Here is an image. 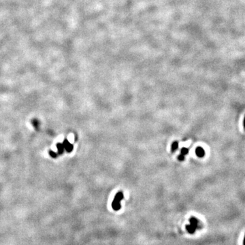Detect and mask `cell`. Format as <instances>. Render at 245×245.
I'll list each match as a JSON object with an SVG mask.
<instances>
[{
  "label": "cell",
  "mask_w": 245,
  "mask_h": 245,
  "mask_svg": "<svg viewBox=\"0 0 245 245\" xmlns=\"http://www.w3.org/2000/svg\"><path fill=\"white\" fill-rule=\"evenodd\" d=\"M199 225H200V222L198 219L195 218V217H191L189 219V224L186 225V229L189 233L193 234L195 233L199 227Z\"/></svg>",
  "instance_id": "cell-1"
},
{
  "label": "cell",
  "mask_w": 245,
  "mask_h": 245,
  "mask_svg": "<svg viewBox=\"0 0 245 245\" xmlns=\"http://www.w3.org/2000/svg\"><path fill=\"white\" fill-rule=\"evenodd\" d=\"M123 198H124V196H123L122 192H119V193H116L114 200H113V203H112V208H113V210H115V211H118L121 209V201Z\"/></svg>",
  "instance_id": "cell-2"
},
{
  "label": "cell",
  "mask_w": 245,
  "mask_h": 245,
  "mask_svg": "<svg viewBox=\"0 0 245 245\" xmlns=\"http://www.w3.org/2000/svg\"><path fill=\"white\" fill-rule=\"evenodd\" d=\"M63 145L64 146V148H66V151L67 152H71V151L73 150V145H71L70 143L69 142L67 141V140H65L63 143Z\"/></svg>",
  "instance_id": "cell-3"
},
{
  "label": "cell",
  "mask_w": 245,
  "mask_h": 245,
  "mask_svg": "<svg viewBox=\"0 0 245 245\" xmlns=\"http://www.w3.org/2000/svg\"><path fill=\"white\" fill-rule=\"evenodd\" d=\"M195 154L199 157H203L205 155V151L202 148L200 147V146H198L195 149Z\"/></svg>",
  "instance_id": "cell-4"
},
{
  "label": "cell",
  "mask_w": 245,
  "mask_h": 245,
  "mask_svg": "<svg viewBox=\"0 0 245 245\" xmlns=\"http://www.w3.org/2000/svg\"><path fill=\"white\" fill-rule=\"evenodd\" d=\"M57 149H58V152H59V154H61V153L63 152L64 149H65L63 144H58V145H57Z\"/></svg>",
  "instance_id": "cell-5"
},
{
  "label": "cell",
  "mask_w": 245,
  "mask_h": 245,
  "mask_svg": "<svg viewBox=\"0 0 245 245\" xmlns=\"http://www.w3.org/2000/svg\"><path fill=\"white\" fill-rule=\"evenodd\" d=\"M178 144L177 142H174L173 143L172 145V151H175L177 148H178Z\"/></svg>",
  "instance_id": "cell-6"
},
{
  "label": "cell",
  "mask_w": 245,
  "mask_h": 245,
  "mask_svg": "<svg viewBox=\"0 0 245 245\" xmlns=\"http://www.w3.org/2000/svg\"><path fill=\"white\" fill-rule=\"evenodd\" d=\"M189 153V150L188 148H183L181 149V154H183V155H187Z\"/></svg>",
  "instance_id": "cell-7"
},
{
  "label": "cell",
  "mask_w": 245,
  "mask_h": 245,
  "mask_svg": "<svg viewBox=\"0 0 245 245\" xmlns=\"http://www.w3.org/2000/svg\"><path fill=\"white\" fill-rule=\"evenodd\" d=\"M178 159L180 160V161H183V160L185 159V155H183V154H180V155H178Z\"/></svg>",
  "instance_id": "cell-8"
},
{
  "label": "cell",
  "mask_w": 245,
  "mask_h": 245,
  "mask_svg": "<svg viewBox=\"0 0 245 245\" xmlns=\"http://www.w3.org/2000/svg\"><path fill=\"white\" fill-rule=\"evenodd\" d=\"M50 155L52 157H57V154H56L55 153L52 152V151H50Z\"/></svg>",
  "instance_id": "cell-9"
},
{
  "label": "cell",
  "mask_w": 245,
  "mask_h": 245,
  "mask_svg": "<svg viewBox=\"0 0 245 245\" xmlns=\"http://www.w3.org/2000/svg\"><path fill=\"white\" fill-rule=\"evenodd\" d=\"M243 125H244V129H245V116H244V119Z\"/></svg>",
  "instance_id": "cell-10"
},
{
  "label": "cell",
  "mask_w": 245,
  "mask_h": 245,
  "mask_svg": "<svg viewBox=\"0 0 245 245\" xmlns=\"http://www.w3.org/2000/svg\"><path fill=\"white\" fill-rule=\"evenodd\" d=\"M243 245H245V235H244V240H243Z\"/></svg>",
  "instance_id": "cell-11"
}]
</instances>
